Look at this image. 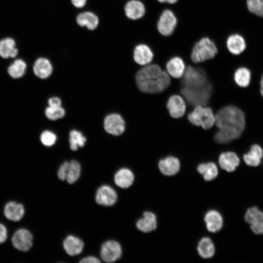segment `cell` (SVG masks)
I'll return each mask as SVG.
<instances>
[{"label": "cell", "mask_w": 263, "mask_h": 263, "mask_svg": "<svg viewBox=\"0 0 263 263\" xmlns=\"http://www.w3.org/2000/svg\"><path fill=\"white\" fill-rule=\"evenodd\" d=\"M116 192L110 186L103 185L97 189L95 195V201L98 204L105 206L113 205L116 201Z\"/></svg>", "instance_id": "cell-13"}, {"label": "cell", "mask_w": 263, "mask_h": 263, "mask_svg": "<svg viewBox=\"0 0 263 263\" xmlns=\"http://www.w3.org/2000/svg\"><path fill=\"white\" fill-rule=\"evenodd\" d=\"M220 166L227 172H232L239 166L240 159L237 154L231 151L223 152L219 158Z\"/></svg>", "instance_id": "cell-18"}, {"label": "cell", "mask_w": 263, "mask_h": 263, "mask_svg": "<svg viewBox=\"0 0 263 263\" xmlns=\"http://www.w3.org/2000/svg\"><path fill=\"white\" fill-rule=\"evenodd\" d=\"M166 69L169 75L174 78H180L183 76L185 71V64L181 57L174 56L167 62Z\"/></svg>", "instance_id": "cell-20"}, {"label": "cell", "mask_w": 263, "mask_h": 263, "mask_svg": "<svg viewBox=\"0 0 263 263\" xmlns=\"http://www.w3.org/2000/svg\"><path fill=\"white\" fill-rule=\"evenodd\" d=\"M63 247L66 253L70 256L80 254L83 248L84 243L77 237L69 235L63 241Z\"/></svg>", "instance_id": "cell-23"}, {"label": "cell", "mask_w": 263, "mask_h": 263, "mask_svg": "<svg viewBox=\"0 0 263 263\" xmlns=\"http://www.w3.org/2000/svg\"><path fill=\"white\" fill-rule=\"evenodd\" d=\"M188 120L192 124L209 129L215 124V115L209 107L196 105L194 110L188 114Z\"/></svg>", "instance_id": "cell-5"}, {"label": "cell", "mask_w": 263, "mask_h": 263, "mask_svg": "<svg viewBox=\"0 0 263 263\" xmlns=\"http://www.w3.org/2000/svg\"><path fill=\"white\" fill-rule=\"evenodd\" d=\"M234 78L238 85L241 87H246L250 83L251 73L247 68L241 67L235 71Z\"/></svg>", "instance_id": "cell-33"}, {"label": "cell", "mask_w": 263, "mask_h": 263, "mask_svg": "<svg viewBox=\"0 0 263 263\" xmlns=\"http://www.w3.org/2000/svg\"><path fill=\"white\" fill-rule=\"evenodd\" d=\"M212 92V86L209 82L195 87L182 86L181 93L191 105L205 106L208 102Z\"/></svg>", "instance_id": "cell-3"}, {"label": "cell", "mask_w": 263, "mask_h": 263, "mask_svg": "<svg viewBox=\"0 0 263 263\" xmlns=\"http://www.w3.org/2000/svg\"><path fill=\"white\" fill-rule=\"evenodd\" d=\"M183 76L182 86H198L208 82L205 71L201 68L192 66H189L186 68Z\"/></svg>", "instance_id": "cell-6"}, {"label": "cell", "mask_w": 263, "mask_h": 263, "mask_svg": "<svg viewBox=\"0 0 263 263\" xmlns=\"http://www.w3.org/2000/svg\"><path fill=\"white\" fill-rule=\"evenodd\" d=\"M104 128L108 133L113 135H119L125 131V121L120 115L112 113L105 118Z\"/></svg>", "instance_id": "cell-10"}, {"label": "cell", "mask_w": 263, "mask_h": 263, "mask_svg": "<svg viewBox=\"0 0 263 263\" xmlns=\"http://www.w3.org/2000/svg\"><path fill=\"white\" fill-rule=\"evenodd\" d=\"M115 184L121 188H128L134 181V175L129 169L123 168L118 170L114 175Z\"/></svg>", "instance_id": "cell-27"}, {"label": "cell", "mask_w": 263, "mask_h": 263, "mask_svg": "<svg viewBox=\"0 0 263 263\" xmlns=\"http://www.w3.org/2000/svg\"><path fill=\"white\" fill-rule=\"evenodd\" d=\"M77 23L81 27H86L90 30L95 29L99 23L98 17L94 13L86 11L78 14L76 17Z\"/></svg>", "instance_id": "cell-25"}, {"label": "cell", "mask_w": 263, "mask_h": 263, "mask_svg": "<svg viewBox=\"0 0 263 263\" xmlns=\"http://www.w3.org/2000/svg\"><path fill=\"white\" fill-rule=\"evenodd\" d=\"M26 67V64L23 60L18 59L9 66L8 72L12 77L18 78L23 75Z\"/></svg>", "instance_id": "cell-32"}, {"label": "cell", "mask_w": 263, "mask_h": 263, "mask_svg": "<svg viewBox=\"0 0 263 263\" xmlns=\"http://www.w3.org/2000/svg\"><path fill=\"white\" fill-rule=\"evenodd\" d=\"M12 241L16 248L22 251H27L32 245L33 236L28 230L21 228L15 232Z\"/></svg>", "instance_id": "cell-12"}, {"label": "cell", "mask_w": 263, "mask_h": 263, "mask_svg": "<svg viewBox=\"0 0 263 263\" xmlns=\"http://www.w3.org/2000/svg\"><path fill=\"white\" fill-rule=\"evenodd\" d=\"M33 71L36 76L41 79H45L51 75L53 67L48 59L40 57L35 62Z\"/></svg>", "instance_id": "cell-24"}, {"label": "cell", "mask_w": 263, "mask_h": 263, "mask_svg": "<svg viewBox=\"0 0 263 263\" xmlns=\"http://www.w3.org/2000/svg\"><path fill=\"white\" fill-rule=\"evenodd\" d=\"M87 0H71L73 5L78 8H81L84 7Z\"/></svg>", "instance_id": "cell-41"}, {"label": "cell", "mask_w": 263, "mask_h": 263, "mask_svg": "<svg viewBox=\"0 0 263 263\" xmlns=\"http://www.w3.org/2000/svg\"><path fill=\"white\" fill-rule=\"evenodd\" d=\"M121 254V245L115 241H107L102 245L100 255L102 260L106 262L116 261L120 258Z\"/></svg>", "instance_id": "cell-9"}, {"label": "cell", "mask_w": 263, "mask_h": 263, "mask_svg": "<svg viewBox=\"0 0 263 263\" xmlns=\"http://www.w3.org/2000/svg\"><path fill=\"white\" fill-rule=\"evenodd\" d=\"M136 82L141 91L155 94L166 90L170 80L168 73L163 71L159 65L150 64L147 65L137 72Z\"/></svg>", "instance_id": "cell-2"}, {"label": "cell", "mask_w": 263, "mask_h": 263, "mask_svg": "<svg viewBox=\"0 0 263 263\" xmlns=\"http://www.w3.org/2000/svg\"><path fill=\"white\" fill-rule=\"evenodd\" d=\"M177 24V19L174 13L169 9L164 10L157 22V29L162 36H170L174 31Z\"/></svg>", "instance_id": "cell-7"}, {"label": "cell", "mask_w": 263, "mask_h": 263, "mask_svg": "<svg viewBox=\"0 0 263 263\" xmlns=\"http://www.w3.org/2000/svg\"><path fill=\"white\" fill-rule=\"evenodd\" d=\"M16 42L11 38H5L0 40V56L4 58L15 57L18 54Z\"/></svg>", "instance_id": "cell-28"}, {"label": "cell", "mask_w": 263, "mask_h": 263, "mask_svg": "<svg viewBox=\"0 0 263 263\" xmlns=\"http://www.w3.org/2000/svg\"><path fill=\"white\" fill-rule=\"evenodd\" d=\"M4 213L8 219L13 221H18L23 217L24 208L20 204L10 202L5 206Z\"/></svg>", "instance_id": "cell-26"}, {"label": "cell", "mask_w": 263, "mask_h": 263, "mask_svg": "<svg viewBox=\"0 0 263 263\" xmlns=\"http://www.w3.org/2000/svg\"><path fill=\"white\" fill-rule=\"evenodd\" d=\"M204 221L207 229L210 232H218L222 228V216L216 210H211L208 211L205 216Z\"/></svg>", "instance_id": "cell-21"}, {"label": "cell", "mask_w": 263, "mask_h": 263, "mask_svg": "<svg viewBox=\"0 0 263 263\" xmlns=\"http://www.w3.org/2000/svg\"><path fill=\"white\" fill-rule=\"evenodd\" d=\"M158 167L164 175L172 176L179 171L180 163L178 158L170 156L160 160Z\"/></svg>", "instance_id": "cell-17"}, {"label": "cell", "mask_w": 263, "mask_h": 263, "mask_svg": "<svg viewBox=\"0 0 263 263\" xmlns=\"http://www.w3.org/2000/svg\"><path fill=\"white\" fill-rule=\"evenodd\" d=\"M248 10L253 14L263 17V0H247Z\"/></svg>", "instance_id": "cell-35"}, {"label": "cell", "mask_w": 263, "mask_h": 263, "mask_svg": "<svg viewBox=\"0 0 263 263\" xmlns=\"http://www.w3.org/2000/svg\"><path fill=\"white\" fill-rule=\"evenodd\" d=\"M167 108L171 116L178 118L185 114L186 105L184 99L181 96L175 94L169 98Z\"/></svg>", "instance_id": "cell-14"}, {"label": "cell", "mask_w": 263, "mask_h": 263, "mask_svg": "<svg viewBox=\"0 0 263 263\" xmlns=\"http://www.w3.org/2000/svg\"><path fill=\"white\" fill-rule=\"evenodd\" d=\"M100 261L96 257L94 256H88L83 258L80 261L81 263H98Z\"/></svg>", "instance_id": "cell-40"}, {"label": "cell", "mask_w": 263, "mask_h": 263, "mask_svg": "<svg viewBox=\"0 0 263 263\" xmlns=\"http://www.w3.org/2000/svg\"><path fill=\"white\" fill-rule=\"evenodd\" d=\"M215 118V124L219 131L215 133L214 139L219 143L225 144L239 138L245 128L244 114L236 107L223 108Z\"/></svg>", "instance_id": "cell-1"}, {"label": "cell", "mask_w": 263, "mask_h": 263, "mask_svg": "<svg viewBox=\"0 0 263 263\" xmlns=\"http://www.w3.org/2000/svg\"><path fill=\"white\" fill-rule=\"evenodd\" d=\"M218 53L215 43L209 38L204 37L192 48L190 57L194 63H200L214 58Z\"/></svg>", "instance_id": "cell-4"}, {"label": "cell", "mask_w": 263, "mask_h": 263, "mask_svg": "<svg viewBox=\"0 0 263 263\" xmlns=\"http://www.w3.org/2000/svg\"><path fill=\"white\" fill-rule=\"evenodd\" d=\"M45 115L50 120H56L62 118L65 115V110L60 107H53L49 106L45 110Z\"/></svg>", "instance_id": "cell-36"}, {"label": "cell", "mask_w": 263, "mask_h": 263, "mask_svg": "<svg viewBox=\"0 0 263 263\" xmlns=\"http://www.w3.org/2000/svg\"><path fill=\"white\" fill-rule=\"evenodd\" d=\"M137 228L143 232H150L154 230L157 226L155 215L151 212H145L143 217L136 223Z\"/></svg>", "instance_id": "cell-22"}, {"label": "cell", "mask_w": 263, "mask_h": 263, "mask_svg": "<svg viewBox=\"0 0 263 263\" xmlns=\"http://www.w3.org/2000/svg\"><path fill=\"white\" fill-rule=\"evenodd\" d=\"M261 93L263 96V75L261 80Z\"/></svg>", "instance_id": "cell-43"}, {"label": "cell", "mask_w": 263, "mask_h": 263, "mask_svg": "<svg viewBox=\"0 0 263 263\" xmlns=\"http://www.w3.org/2000/svg\"><path fill=\"white\" fill-rule=\"evenodd\" d=\"M48 102L50 107H60L61 105V101L60 99L57 97H53L50 98L48 100Z\"/></svg>", "instance_id": "cell-39"}, {"label": "cell", "mask_w": 263, "mask_h": 263, "mask_svg": "<svg viewBox=\"0 0 263 263\" xmlns=\"http://www.w3.org/2000/svg\"><path fill=\"white\" fill-rule=\"evenodd\" d=\"M263 151L260 146L254 144L251 147L250 151L244 154L243 159L246 165L252 167H257L261 163Z\"/></svg>", "instance_id": "cell-29"}, {"label": "cell", "mask_w": 263, "mask_h": 263, "mask_svg": "<svg viewBox=\"0 0 263 263\" xmlns=\"http://www.w3.org/2000/svg\"><path fill=\"white\" fill-rule=\"evenodd\" d=\"M133 57L134 60L138 64L147 65L152 61L153 53L148 45L139 44L134 49Z\"/></svg>", "instance_id": "cell-15"}, {"label": "cell", "mask_w": 263, "mask_h": 263, "mask_svg": "<svg viewBox=\"0 0 263 263\" xmlns=\"http://www.w3.org/2000/svg\"><path fill=\"white\" fill-rule=\"evenodd\" d=\"M226 45L229 52L235 55L241 54L246 48L244 38L238 34L230 35L226 39Z\"/></svg>", "instance_id": "cell-19"}, {"label": "cell", "mask_w": 263, "mask_h": 263, "mask_svg": "<svg viewBox=\"0 0 263 263\" xmlns=\"http://www.w3.org/2000/svg\"><path fill=\"white\" fill-rule=\"evenodd\" d=\"M81 166L75 160L65 162L59 167L57 176L61 180H66L69 184L75 183L79 177Z\"/></svg>", "instance_id": "cell-8"}, {"label": "cell", "mask_w": 263, "mask_h": 263, "mask_svg": "<svg viewBox=\"0 0 263 263\" xmlns=\"http://www.w3.org/2000/svg\"><path fill=\"white\" fill-rule=\"evenodd\" d=\"M7 237V229L5 226L0 224V244L4 243Z\"/></svg>", "instance_id": "cell-38"}, {"label": "cell", "mask_w": 263, "mask_h": 263, "mask_svg": "<svg viewBox=\"0 0 263 263\" xmlns=\"http://www.w3.org/2000/svg\"><path fill=\"white\" fill-rule=\"evenodd\" d=\"M197 251L199 255L204 259L212 257L215 253V247L211 240L207 237L202 238L198 244Z\"/></svg>", "instance_id": "cell-31"}, {"label": "cell", "mask_w": 263, "mask_h": 263, "mask_svg": "<svg viewBox=\"0 0 263 263\" xmlns=\"http://www.w3.org/2000/svg\"><path fill=\"white\" fill-rule=\"evenodd\" d=\"M197 171L203 175L205 181L214 180L218 175V170L217 166L213 162L202 163L197 167Z\"/></svg>", "instance_id": "cell-30"}, {"label": "cell", "mask_w": 263, "mask_h": 263, "mask_svg": "<svg viewBox=\"0 0 263 263\" xmlns=\"http://www.w3.org/2000/svg\"><path fill=\"white\" fill-rule=\"evenodd\" d=\"M244 218L245 221L250 225V228L254 233L263 234V212L257 207L248 208Z\"/></svg>", "instance_id": "cell-11"}, {"label": "cell", "mask_w": 263, "mask_h": 263, "mask_svg": "<svg viewBox=\"0 0 263 263\" xmlns=\"http://www.w3.org/2000/svg\"><path fill=\"white\" fill-rule=\"evenodd\" d=\"M178 0H157L161 3H168L169 4H173L176 3Z\"/></svg>", "instance_id": "cell-42"}, {"label": "cell", "mask_w": 263, "mask_h": 263, "mask_svg": "<svg viewBox=\"0 0 263 263\" xmlns=\"http://www.w3.org/2000/svg\"><path fill=\"white\" fill-rule=\"evenodd\" d=\"M86 141V138L80 132L73 130L70 132L69 143L72 150H76L78 148L83 147Z\"/></svg>", "instance_id": "cell-34"}, {"label": "cell", "mask_w": 263, "mask_h": 263, "mask_svg": "<svg viewBox=\"0 0 263 263\" xmlns=\"http://www.w3.org/2000/svg\"><path fill=\"white\" fill-rule=\"evenodd\" d=\"M56 140V134L51 131H44L40 135L41 142L45 146L50 147L54 145Z\"/></svg>", "instance_id": "cell-37"}, {"label": "cell", "mask_w": 263, "mask_h": 263, "mask_svg": "<svg viewBox=\"0 0 263 263\" xmlns=\"http://www.w3.org/2000/svg\"><path fill=\"white\" fill-rule=\"evenodd\" d=\"M124 10L126 17L132 20L142 18L146 12L144 4L139 0H129L125 4Z\"/></svg>", "instance_id": "cell-16"}]
</instances>
